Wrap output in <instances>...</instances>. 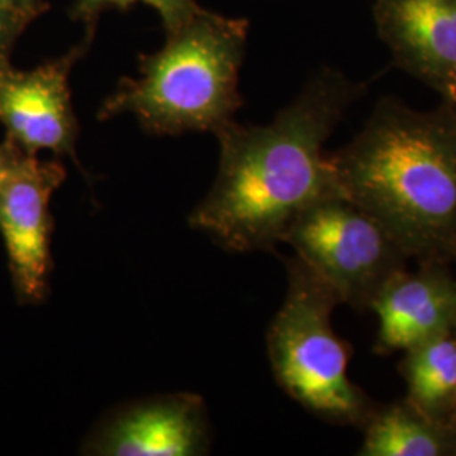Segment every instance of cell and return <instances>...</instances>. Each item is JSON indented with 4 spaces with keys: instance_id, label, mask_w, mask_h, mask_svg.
I'll return each instance as SVG.
<instances>
[{
    "instance_id": "obj_2",
    "label": "cell",
    "mask_w": 456,
    "mask_h": 456,
    "mask_svg": "<svg viewBox=\"0 0 456 456\" xmlns=\"http://www.w3.org/2000/svg\"><path fill=\"white\" fill-rule=\"evenodd\" d=\"M330 163L343 196L375 218L411 259L455 262L456 112L382 98Z\"/></svg>"
},
{
    "instance_id": "obj_9",
    "label": "cell",
    "mask_w": 456,
    "mask_h": 456,
    "mask_svg": "<svg viewBox=\"0 0 456 456\" xmlns=\"http://www.w3.org/2000/svg\"><path fill=\"white\" fill-rule=\"evenodd\" d=\"M379 320L374 350L379 355L406 352L456 323V277L450 262H419L418 271L404 269L384 286L372 310Z\"/></svg>"
},
{
    "instance_id": "obj_17",
    "label": "cell",
    "mask_w": 456,
    "mask_h": 456,
    "mask_svg": "<svg viewBox=\"0 0 456 456\" xmlns=\"http://www.w3.org/2000/svg\"><path fill=\"white\" fill-rule=\"evenodd\" d=\"M436 92L443 97V102L456 112V77L444 83Z\"/></svg>"
},
{
    "instance_id": "obj_19",
    "label": "cell",
    "mask_w": 456,
    "mask_h": 456,
    "mask_svg": "<svg viewBox=\"0 0 456 456\" xmlns=\"http://www.w3.org/2000/svg\"><path fill=\"white\" fill-rule=\"evenodd\" d=\"M453 331H455V333H456V323H455V328H453Z\"/></svg>"
},
{
    "instance_id": "obj_1",
    "label": "cell",
    "mask_w": 456,
    "mask_h": 456,
    "mask_svg": "<svg viewBox=\"0 0 456 456\" xmlns=\"http://www.w3.org/2000/svg\"><path fill=\"white\" fill-rule=\"evenodd\" d=\"M363 86L326 68L265 126L230 120L215 132L220 166L190 225L232 252L271 250L318 201L343 195L326 141Z\"/></svg>"
},
{
    "instance_id": "obj_8",
    "label": "cell",
    "mask_w": 456,
    "mask_h": 456,
    "mask_svg": "<svg viewBox=\"0 0 456 456\" xmlns=\"http://www.w3.org/2000/svg\"><path fill=\"white\" fill-rule=\"evenodd\" d=\"M212 448L208 409L198 394H163L126 403L88 435L85 455L195 456Z\"/></svg>"
},
{
    "instance_id": "obj_12",
    "label": "cell",
    "mask_w": 456,
    "mask_h": 456,
    "mask_svg": "<svg viewBox=\"0 0 456 456\" xmlns=\"http://www.w3.org/2000/svg\"><path fill=\"white\" fill-rule=\"evenodd\" d=\"M401 374L409 403L426 416L446 423L456 404V333L448 331L406 352Z\"/></svg>"
},
{
    "instance_id": "obj_11",
    "label": "cell",
    "mask_w": 456,
    "mask_h": 456,
    "mask_svg": "<svg viewBox=\"0 0 456 456\" xmlns=\"http://www.w3.org/2000/svg\"><path fill=\"white\" fill-rule=\"evenodd\" d=\"M359 456H456V429L408 399L377 408L362 428Z\"/></svg>"
},
{
    "instance_id": "obj_4",
    "label": "cell",
    "mask_w": 456,
    "mask_h": 456,
    "mask_svg": "<svg viewBox=\"0 0 456 456\" xmlns=\"http://www.w3.org/2000/svg\"><path fill=\"white\" fill-rule=\"evenodd\" d=\"M286 267V297L267 330L277 386L326 423L362 429L377 406L348 377L350 354L331 325L342 303L299 257Z\"/></svg>"
},
{
    "instance_id": "obj_6",
    "label": "cell",
    "mask_w": 456,
    "mask_h": 456,
    "mask_svg": "<svg viewBox=\"0 0 456 456\" xmlns=\"http://www.w3.org/2000/svg\"><path fill=\"white\" fill-rule=\"evenodd\" d=\"M61 161L20 152L0 183V235L17 297L41 303L51 274V198L65 183Z\"/></svg>"
},
{
    "instance_id": "obj_20",
    "label": "cell",
    "mask_w": 456,
    "mask_h": 456,
    "mask_svg": "<svg viewBox=\"0 0 456 456\" xmlns=\"http://www.w3.org/2000/svg\"><path fill=\"white\" fill-rule=\"evenodd\" d=\"M455 262H456V256H455Z\"/></svg>"
},
{
    "instance_id": "obj_18",
    "label": "cell",
    "mask_w": 456,
    "mask_h": 456,
    "mask_svg": "<svg viewBox=\"0 0 456 456\" xmlns=\"http://www.w3.org/2000/svg\"><path fill=\"white\" fill-rule=\"evenodd\" d=\"M446 424H450L453 429H456V404L455 408L452 409V412H450V416L446 419Z\"/></svg>"
},
{
    "instance_id": "obj_14",
    "label": "cell",
    "mask_w": 456,
    "mask_h": 456,
    "mask_svg": "<svg viewBox=\"0 0 456 456\" xmlns=\"http://www.w3.org/2000/svg\"><path fill=\"white\" fill-rule=\"evenodd\" d=\"M31 22L0 7V66L11 63V53L19 36Z\"/></svg>"
},
{
    "instance_id": "obj_3",
    "label": "cell",
    "mask_w": 456,
    "mask_h": 456,
    "mask_svg": "<svg viewBox=\"0 0 456 456\" xmlns=\"http://www.w3.org/2000/svg\"><path fill=\"white\" fill-rule=\"evenodd\" d=\"M248 22L200 9L161 49L139 58V77L124 78L98 120L132 114L154 135L222 129L240 109L239 75Z\"/></svg>"
},
{
    "instance_id": "obj_16",
    "label": "cell",
    "mask_w": 456,
    "mask_h": 456,
    "mask_svg": "<svg viewBox=\"0 0 456 456\" xmlns=\"http://www.w3.org/2000/svg\"><path fill=\"white\" fill-rule=\"evenodd\" d=\"M20 152H22V151H20L16 144H12L9 139H5V141L0 144V183L7 176V173L11 171L12 164H14L17 156H19Z\"/></svg>"
},
{
    "instance_id": "obj_10",
    "label": "cell",
    "mask_w": 456,
    "mask_h": 456,
    "mask_svg": "<svg viewBox=\"0 0 456 456\" xmlns=\"http://www.w3.org/2000/svg\"><path fill=\"white\" fill-rule=\"evenodd\" d=\"M374 19L404 71L435 90L456 77V0H377Z\"/></svg>"
},
{
    "instance_id": "obj_13",
    "label": "cell",
    "mask_w": 456,
    "mask_h": 456,
    "mask_svg": "<svg viewBox=\"0 0 456 456\" xmlns=\"http://www.w3.org/2000/svg\"><path fill=\"white\" fill-rule=\"evenodd\" d=\"M137 2L147 4L149 7L158 11V14L163 19L166 33L180 28L181 24H184L201 9L196 0H75L71 17L83 22L86 28V36L92 37L97 28L98 17L103 11L112 7L127 9Z\"/></svg>"
},
{
    "instance_id": "obj_5",
    "label": "cell",
    "mask_w": 456,
    "mask_h": 456,
    "mask_svg": "<svg viewBox=\"0 0 456 456\" xmlns=\"http://www.w3.org/2000/svg\"><path fill=\"white\" fill-rule=\"evenodd\" d=\"M284 244L323 279L342 305L372 310L384 286L409 257L384 227L346 196L326 198L301 213L286 230Z\"/></svg>"
},
{
    "instance_id": "obj_15",
    "label": "cell",
    "mask_w": 456,
    "mask_h": 456,
    "mask_svg": "<svg viewBox=\"0 0 456 456\" xmlns=\"http://www.w3.org/2000/svg\"><path fill=\"white\" fill-rule=\"evenodd\" d=\"M0 7L33 22L36 17L48 11L49 5L46 0H0Z\"/></svg>"
},
{
    "instance_id": "obj_7",
    "label": "cell",
    "mask_w": 456,
    "mask_h": 456,
    "mask_svg": "<svg viewBox=\"0 0 456 456\" xmlns=\"http://www.w3.org/2000/svg\"><path fill=\"white\" fill-rule=\"evenodd\" d=\"M90 41L86 36L65 56L33 69L0 66V126L22 152L37 156L39 151H51L56 158L69 156L77 161L78 118L71 103L69 73Z\"/></svg>"
}]
</instances>
